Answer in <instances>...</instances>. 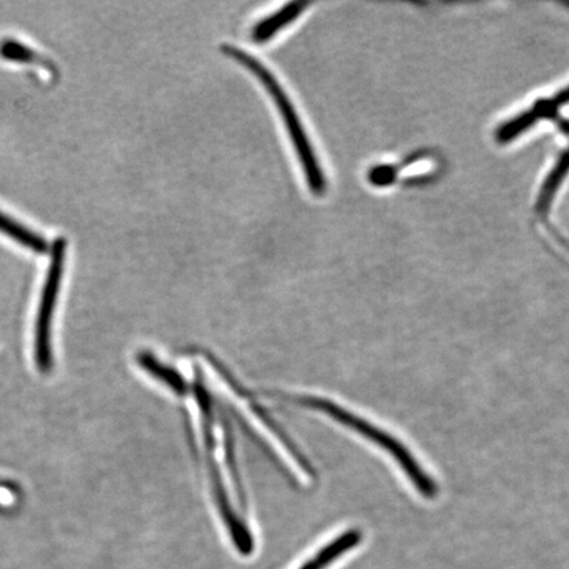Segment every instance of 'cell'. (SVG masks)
<instances>
[{"instance_id": "cell-1", "label": "cell", "mask_w": 569, "mask_h": 569, "mask_svg": "<svg viewBox=\"0 0 569 569\" xmlns=\"http://www.w3.org/2000/svg\"><path fill=\"white\" fill-rule=\"evenodd\" d=\"M223 53L232 57L241 66L246 67L249 71L259 78L260 82L264 84L269 91L270 97L273 98L277 107L287 123V130L291 142H293L298 159H300L301 167L308 181L311 193L315 196H323L326 193V177L318 161L315 148L309 140L308 133H306L300 116L296 110L293 103H291L288 92L281 87L279 80L270 71L264 63L254 56L240 49L238 47L224 46Z\"/></svg>"}, {"instance_id": "cell-2", "label": "cell", "mask_w": 569, "mask_h": 569, "mask_svg": "<svg viewBox=\"0 0 569 569\" xmlns=\"http://www.w3.org/2000/svg\"><path fill=\"white\" fill-rule=\"evenodd\" d=\"M295 402L301 405V407L315 409L325 412V415L336 419L341 425L350 427L353 431L360 433V436L372 440L373 443L386 450L403 469L405 475L408 476L409 480L415 483L416 489L423 497L436 498L438 495V487L429 475L423 471V468L418 465V461L412 457L411 452L401 442L386 431L377 429L373 425L365 421L360 417H356L352 412L338 407V405L322 400L317 397H295Z\"/></svg>"}, {"instance_id": "cell-3", "label": "cell", "mask_w": 569, "mask_h": 569, "mask_svg": "<svg viewBox=\"0 0 569 569\" xmlns=\"http://www.w3.org/2000/svg\"><path fill=\"white\" fill-rule=\"evenodd\" d=\"M67 241L57 239L53 244L51 266H49L44 289L36 320L34 355L41 372L51 371L52 356V320L57 300H59L63 267H66Z\"/></svg>"}, {"instance_id": "cell-4", "label": "cell", "mask_w": 569, "mask_h": 569, "mask_svg": "<svg viewBox=\"0 0 569 569\" xmlns=\"http://www.w3.org/2000/svg\"><path fill=\"white\" fill-rule=\"evenodd\" d=\"M569 103V87L561 90L559 94L551 99H542V101L533 104L530 111L521 113V116L509 120L508 123L502 124L496 132V139L501 144H507L515 140L519 134L528 131L533 124L539 122L540 119H555L558 117L560 107Z\"/></svg>"}, {"instance_id": "cell-5", "label": "cell", "mask_w": 569, "mask_h": 569, "mask_svg": "<svg viewBox=\"0 0 569 569\" xmlns=\"http://www.w3.org/2000/svg\"><path fill=\"white\" fill-rule=\"evenodd\" d=\"M310 4L311 3L306 2V0H296V2L282 6L279 11L270 13L268 18L260 20L259 23L252 28V40L258 42V44H266L267 41L283 30L284 27L290 26L295 20L300 18Z\"/></svg>"}, {"instance_id": "cell-6", "label": "cell", "mask_w": 569, "mask_h": 569, "mask_svg": "<svg viewBox=\"0 0 569 569\" xmlns=\"http://www.w3.org/2000/svg\"><path fill=\"white\" fill-rule=\"evenodd\" d=\"M361 542V532L359 530H350L341 533L337 539H333L330 545L323 547L316 557H312L308 563H305L300 569H326L331 566L333 561L338 560L341 555L351 551L353 547Z\"/></svg>"}, {"instance_id": "cell-7", "label": "cell", "mask_w": 569, "mask_h": 569, "mask_svg": "<svg viewBox=\"0 0 569 569\" xmlns=\"http://www.w3.org/2000/svg\"><path fill=\"white\" fill-rule=\"evenodd\" d=\"M569 173V151H567L563 156H561L557 166L553 167L549 177H547L546 182L543 183L542 191L538 197L537 202V211L539 213H545L550 209V206L553 201V197L557 196L561 183H563L565 178Z\"/></svg>"}, {"instance_id": "cell-8", "label": "cell", "mask_w": 569, "mask_h": 569, "mask_svg": "<svg viewBox=\"0 0 569 569\" xmlns=\"http://www.w3.org/2000/svg\"><path fill=\"white\" fill-rule=\"evenodd\" d=\"M0 232L17 240L19 244L33 249L36 252L47 251V241L44 239L28 230L27 227L17 223L16 220L6 217L2 212H0Z\"/></svg>"}, {"instance_id": "cell-9", "label": "cell", "mask_w": 569, "mask_h": 569, "mask_svg": "<svg viewBox=\"0 0 569 569\" xmlns=\"http://www.w3.org/2000/svg\"><path fill=\"white\" fill-rule=\"evenodd\" d=\"M0 54L7 60L19 62H31L36 59V54L30 48L19 44L18 41L9 40L0 47Z\"/></svg>"}, {"instance_id": "cell-10", "label": "cell", "mask_w": 569, "mask_h": 569, "mask_svg": "<svg viewBox=\"0 0 569 569\" xmlns=\"http://www.w3.org/2000/svg\"><path fill=\"white\" fill-rule=\"evenodd\" d=\"M395 174V170L390 167H376L368 177L375 187H387V184L393 181Z\"/></svg>"}, {"instance_id": "cell-11", "label": "cell", "mask_w": 569, "mask_h": 569, "mask_svg": "<svg viewBox=\"0 0 569 569\" xmlns=\"http://www.w3.org/2000/svg\"><path fill=\"white\" fill-rule=\"evenodd\" d=\"M558 120L559 127L561 130H563L567 134H569V122L565 119L555 118Z\"/></svg>"}]
</instances>
